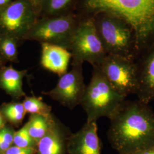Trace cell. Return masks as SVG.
<instances>
[{
	"instance_id": "6da1fadb",
	"label": "cell",
	"mask_w": 154,
	"mask_h": 154,
	"mask_svg": "<svg viewBox=\"0 0 154 154\" xmlns=\"http://www.w3.org/2000/svg\"><path fill=\"white\" fill-rule=\"evenodd\" d=\"M107 137L119 154H130L154 145V112L139 99L123 102L109 118Z\"/></svg>"
},
{
	"instance_id": "7a4b0ae2",
	"label": "cell",
	"mask_w": 154,
	"mask_h": 154,
	"mask_svg": "<svg viewBox=\"0 0 154 154\" xmlns=\"http://www.w3.org/2000/svg\"><path fill=\"white\" fill-rule=\"evenodd\" d=\"M75 12H106L125 20L134 31L138 57L154 43V0H77Z\"/></svg>"
},
{
	"instance_id": "3957f363",
	"label": "cell",
	"mask_w": 154,
	"mask_h": 154,
	"mask_svg": "<svg viewBox=\"0 0 154 154\" xmlns=\"http://www.w3.org/2000/svg\"><path fill=\"white\" fill-rule=\"evenodd\" d=\"M91 17L107 54L119 55L133 60L138 57L136 38L132 27L125 20L106 12Z\"/></svg>"
},
{
	"instance_id": "277c9868",
	"label": "cell",
	"mask_w": 154,
	"mask_h": 154,
	"mask_svg": "<svg viewBox=\"0 0 154 154\" xmlns=\"http://www.w3.org/2000/svg\"><path fill=\"white\" fill-rule=\"evenodd\" d=\"M90 81L86 86L81 106L88 122H97L100 118L109 119L126 99L108 82L99 66H93Z\"/></svg>"
},
{
	"instance_id": "5b68a950",
	"label": "cell",
	"mask_w": 154,
	"mask_h": 154,
	"mask_svg": "<svg viewBox=\"0 0 154 154\" xmlns=\"http://www.w3.org/2000/svg\"><path fill=\"white\" fill-rule=\"evenodd\" d=\"M80 16L72 35L69 51L72 61L83 63L88 62L92 66H99L107 53L91 17Z\"/></svg>"
},
{
	"instance_id": "8992f818",
	"label": "cell",
	"mask_w": 154,
	"mask_h": 154,
	"mask_svg": "<svg viewBox=\"0 0 154 154\" xmlns=\"http://www.w3.org/2000/svg\"><path fill=\"white\" fill-rule=\"evenodd\" d=\"M79 18L75 11L58 16L40 17L26 39L56 45L69 50Z\"/></svg>"
},
{
	"instance_id": "52a82bcc",
	"label": "cell",
	"mask_w": 154,
	"mask_h": 154,
	"mask_svg": "<svg viewBox=\"0 0 154 154\" xmlns=\"http://www.w3.org/2000/svg\"><path fill=\"white\" fill-rule=\"evenodd\" d=\"M39 18L29 0H13L0 9V35L25 40Z\"/></svg>"
},
{
	"instance_id": "ba28073f",
	"label": "cell",
	"mask_w": 154,
	"mask_h": 154,
	"mask_svg": "<svg viewBox=\"0 0 154 154\" xmlns=\"http://www.w3.org/2000/svg\"><path fill=\"white\" fill-rule=\"evenodd\" d=\"M99 67L118 93L125 98L130 94H136L137 68L135 60L119 55L107 54Z\"/></svg>"
},
{
	"instance_id": "9c48e42d",
	"label": "cell",
	"mask_w": 154,
	"mask_h": 154,
	"mask_svg": "<svg viewBox=\"0 0 154 154\" xmlns=\"http://www.w3.org/2000/svg\"><path fill=\"white\" fill-rule=\"evenodd\" d=\"M83 64L72 61V70L61 76L55 88L48 93L53 99L70 109L81 105L86 88Z\"/></svg>"
},
{
	"instance_id": "30bf717a",
	"label": "cell",
	"mask_w": 154,
	"mask_h": 154,
	"mask_svg": "<svg viewBox=\"0 0 154 154\" xmlns=\"http://www.w3.org/2000/svg\"><path fill=\"white\" fill-rule=\"evenodd\" d=\"M137 62V90L139 100L149 104L154 100V43L144 50Z\"/></svg>"
},
{
	"instance_id": "8fae6325",
	"label": "cell",
	"mask_w": 154,
	"mask_h": 154,
	"mask_svg": "<svg viewBox=\"0 0 154 154\" xmlns=\"http://www.w3.org/2000/svg\"><path fill=\"white\" fill-rule=\"evenodd\" d=\"M68 154H101V144L97 122H86L67 142Z\"/></svg>"
},
{
	"instance_id": "7c38bea8",
	"label": "cell",
	"mask_w": 154,
	"mask_h": 154,
	"mask_svg": "<svg viewBox=\"0 0 154 154\" xmlns=\"http://www.w3.org/2000/svg\"><path fill=\"white\" fill-rule=\"evenodd\" d=\"M71 52L56 45L41 43V64L45 69L62 76L67 72Z\"/></svg>"
},
{
	"instance_id": "4fadbf2b",
	"label": "cell",
	"mask_w": 154,
	"mask_h": 154,
	"mask_svg": "<svg viewBox=\"0 0 154 154\" xmlns=\"http://www.w3.org/2000/svg\"><path fill=\"white\" fill-rule=\"evenodd\" d=\"M67 142L65 132L54 122L46 135L37 143L38 154H66Z\"/></svg>"
},
{
	"instance_id": "5bb4252c",
	"label": "cell",
	"mask_w": 154,
	"mask_h": 154,
	"mask_svg": "<svg viewBox=\"0 0 154 154\" xmlns=\"http://www.w3.org/2000/svg\"><path fill=\"white\" fill-rule=\"evenodd\" d=\"M77 0H45L40 17L61 16L75 11Z\"/></svg>"
},
{
	"instance_id": "9a60e30c",
	"label": "cell",
	"mask_w": 154,
	"mask_h": 154,
	"mask_svg": "<svg viewBox=\"0 0 154 154\" xmlns=\"http://www.w3.org/2000/svg\"><path fill=\"white\" fill-rule=\"evenodd\" d=\"M53 122L50 114L34 116L28 125V132L33 140L38 143L49 131Z\"/></svg>"
},
{
	"instance_id": "2e32d148",
	"label": "cell",
	"mask_w": 154,
	"mask_h": 154,
	"mask_svg": "<svg viewBox=\"0 0 154 154\" xmlns=\"http://www.w3.org/2000/svg\"><path fill=\"white\" fill-rule=\"evenodd\" d=\"M23 72L11 67H5L1 72L0 80L4 88L12 93L20 91Z\"/></svg>"
},
{
	"instance_id": "e0dca14e",
	"label": "cell",
	"mask_w": 154,
	"mask_h": 154,
	"mask_svg": "<svg viewBox=\"0 0 154 154\" xmlns=\"http://www.w3.org/2000/svg\"><path fill=\"white\" fill-rule=\"evenodd\" d=\"M18 41L5 35H0V53L4 58L15 61L17 57V45Z\"/></svg>"
},
{
	"instance_id": "ac0fdd59",
	"label": "cell",
	"mask_w": 154,
	"mask_h": 154,
	"mask_svg": "<svg viewBox=\"0 0 154 154\" xmlns=\"http://www.w3.org/2000/svg\"><path fill=\"white\" fill-rule=\"evenodd\" d=\"M23 107L26 111L37 115L49 116L50 107L41 100L35 98H29L24 101Z\"/></svg>"
},
{
	"instance_id": "d6986e66",
	"label": "cell",
	"mask_w": 154,
	"mask_h": 154,
	"mask_svg": "<svg viewBox=\"0 0 154 154\" xmlns=\"http://www.w3.org/2000/svg\"><path fill=\"white\" fill-rule=\"evenodd\" d=\"M34 141L28 132V126L23 127L14 135L13 143L18 147L23 148L31 147Z\"/></svg>"
},
{
	"instance_id": "ffe728a7",
	"label": "cell",
	"mask_w": 154,
	"mask_h": 154,
	"mask_svg": "<svg viewBox=\"0 0 154 154\" xmlns=\"http://www.w3.org/2000/svg\"><path fill=\"white\" fill-rule=\"evenodd\" d=\"M4 111L6 116L11 121L18 122L23 119L26 111L23 104L16 103L8 106Z\"/></svg>"
},
{
	"instance_id": "44dd1931",
	"label": "cell",
	"mask_w": 154,
	"mask_h": 154,
	"mask_svg": "<svg viewBox=\"0 0 154 154\" xmlns=\"http://www.w3.org/2000/svg\"><path fill=\"white\" fill-rule=\"evenodd\" d=\"M35 149L32 148H23L18 146L10 147L4 152V154H33Z\"/></svg>"
},
{
	"instance_id": "7402d4cb",
	"label": "cell",
	"mask_w": 154,
	"mask_h": 154,
	"mask_svg": "<svg viewBox=\"0 0 154 154\" xmlns=\"http://www.w3.org/2000/svg\"><path fill=\"white\" fill-rule=\"evenodd\" d=\"M45 1V0H29L39 18L42 11Z\"/></svg>"
},
{
	"instance_id": "603a6c76",
	"label": "cell",
	"mask_w": 154,
	"mask_h": 154,
	"mask_svg": "<svg viewBox=\"0 0 154 154\" xmlns=\"http://www.w3.org/2000/svg\"><path fill=\"white\" fill-rule=\"evenodd\" d=\"M0 134L6 143L11 145L13 142L14 138V135H13L11 132L7 129H3L0 131Z\"/></svg>"
},
{
	"instance_id": "cb8c5ba5",
	"label": "cell",
	"mask_w": 154,
	"mask_h": 154,
	"mask_svg": "<svg viewBox=\"0 0 154 154\" xmlns=\"http://www.w3.org/2000/svg\"><path fill=\"white\" fill-rule=\"evenodd\" d=\"M11 145L8 144L0 134V152H4L11 147Z\"/></svg>"
},
{
	"instance_id": "d4e9b609",
	"label": "cell",
	"mask_w": 154,
	"mask_h": 154,
	"mask_svg": "<svg viewBox=\"0 0 154 154\" xmlns=\"http://www.w3.org/2000/svg\"><path fill=\"white\" fill-rule=\"evenodd\" d=\"M130 154H154V145L147 149L140 150Z\"/></svg>"
},
{
	"instance_id": "484cf974",
	"label": "cell",
	"mask_w": 154,
	"mask_h": 154,
	"mask_svg": "<svg viewBox=\"0 0 154 154\" xmlns=\"http://www.w3.org/2000/svg\"><path fill=\"white\" fill-rule=\"evenodd\" d=\"M12 0H0V9L9 5Z\"/></svg>"
},
{
	"instance_id": "4316f807",
	"label": "cell",
	"mask_w": 154,
	"mask_h": 154,
	"mask_svg": "<svg viewBox=\"0 0 154 154\" xmlns=\"http://www.w3.org/2000/svg\"><path fill=\"white\" fill-rule=\"evenodd\" d=\"M3 125V121H2V116L0 115V127Z\"/></svg>"
},
{
	"instance_id": "83f0119b",
	"label": "cell",
	"mask_w": 154,
	"mask_h": 154,
	"mask_svg": "<svg viewBox=\"0 0 154 154\" xmlns=\"http://www.w3.org/2000/svg\"><path fill=\"white\" fill-rule=\"evenodd\" d=\"M2 58H4V57H2V55H1V54L0 53V65H1L2 62Z\"/></svg>"
}]
</instances>
